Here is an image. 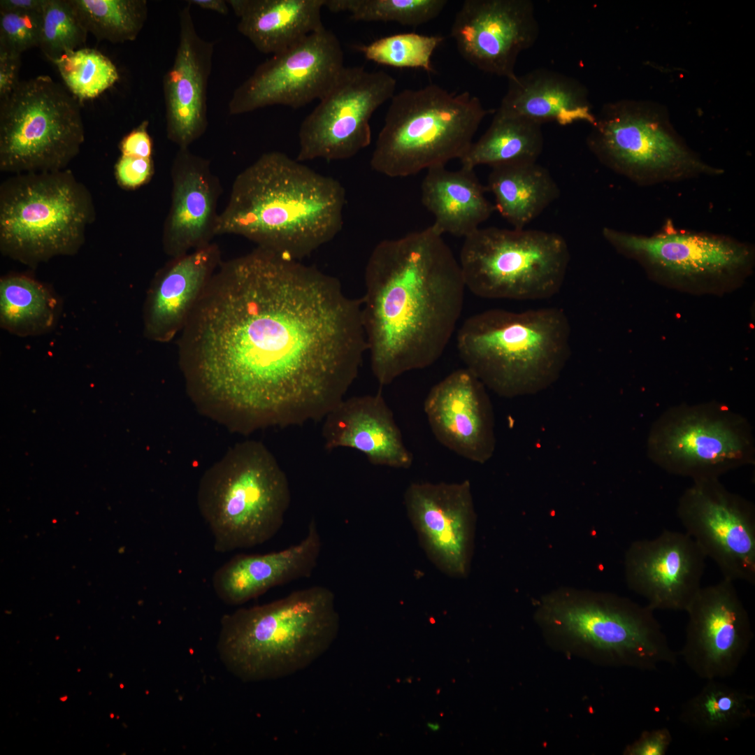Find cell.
<instances>
[{
    "label": "cell",
    "instance_id": "27",
    "mask_svg": "<svg viewBox=\"0 0 755 755\" xmlns=\"http://www.w3.org/2000/svg\"><path fill=\"white\" fill-rule=\"evenodd\" d=\"M322 547L317 524L312 518L299 543L264 554H239L220 567L213 577L216 595L225 603L239 605L273 587L310 577L317 567Z\"/></svg>",
    "mask_w": 755,
    "mask_h": 755
},
{
    "label": "cell",
    "instance_id": "28",
    "mask_svg": "<svg viewBox=\"0 0 755 755\" xmlns=\"http://www.w3.org/2000/svg\"><path fill=\"white\" fill-rule=\"evenodd\" d=\"M499 110L540 124L568 126L583 122L592 125L596 114L586 86L557 71L537 69L508 80Z\"/></svg>",
    "mask_w": 755,
    "mask_h": 755
},
{
    "label": "cell",
    "instance_id": "26",
    "mask_svg": "<svg viewBox=\"0 0 755 755\" xmlns=\"http://www.w3.org/2000/svg\"><path fill=\"white\" fill-rule=\"evenodd\" d=\"M220 251L210 243L171 258L154 275L143 307V332L166 343L184 328L209 280L220 264Z\"/></svg>",
    "mask_w": 755,
    "mask_h": 755
},
{
    "label": "cell",
    "instance_id": "8",
    "mask_svg": "<svg viewBox=\"0 0 755 755\" xmlns=\"http://www.w3.org/2000/svg\"><path fill=\"white\" fill-rule=\"evenodd\" d=\"M94 218L92 196L71 171L13 174L0 187V250L31 267L73 255Z\"/></svg>",
    "mask_w": 755,
    "mask_h": 755
},
{
    "label": "cell",
    "instance_id": "29",
    "mask_svg": "<svg viewBox=\"0 0 755 755\" xmlns=\"http://www.w3.org/2000/svg\"><path fill=\"white\" fill-rule=\"evenodd\" d=\"M238 31L263 54L273 55L325 28L324 0H227Z\"/></svg>",
    "mask_w": 755,
    "mask_h": 755
},
{
    "label": "cell",
    "instance_id": "47",
    "mask_svg": "<svg viewBox=\"0 0 755 755\" xmlns=\"http://www.w3.org/2000/svg\"><path fill=\"white\" fill-rule=\"evenodd\" d=\"M426 726L430 731L433 732H436L440 728V724L437 722H428Z\"/></svg>",
    "mask_w": 755,
    "mask_h": 755
},
{
    "label": "cell",
    "instance_id": "24",
    "mask_svg": "<svg viewBox=\"0 0 755 755\" xmlns=\"http://www.w3.org/2000/svg\"><path fill=\"white\" fill-rule=\"evenodd\" d=\"M171 206L162 234L164 250L171 258L211 243L216 236L222 194L208 159L189 149L178 148L171 168Z\"/></svg>",
    "mask_w": 755,
    "mask_h": 755
},
{
    "label": "cell",
    "instance_id": "14",
    "mask_svg": "<svg viewBox=\"0 0 755 755\" xmlns=\"http://www.w3.org/2000/svg\"><path fill=\"white\" fill-rule=\"evenodd\" d=\"M647 454L670 474L693 481L719 479L754 463L755 440L748 420L726 405L683 403L667 409L653 423Z\"/></svg>",
    "mask_w": 755,
    "mask_h": 755
},
{
    "label": "cell",
    "instance_id": "44",
    "mask_svg": "<svg viewBox=\"0 0 755 755\" xmlns=\"http://www.w3.org/2000/svg\"><path fill=\"white\" fill-rule=\"evenodd\" d=\"M21 55L0 49V101L8 97L20 82Z\"/></svg>",
    "mask_w": 755,
    "mask_h": 755
},
{
    "label": "cell",
    "instance_id": "18",
    "mask_svg": "<svg viewBox=\"0 0 755 755\" xmlns=\"http://www.w3.org/2000/svg\"><path fill=\"white\" fill-rule=\"evenodd\" d=\"M733 583L723 578L701 587L685 611L688 621L680 654L705 680L734 675L754 638L749 614Z\"/></svg>",
    "mask_w": 755,
    "mask_h": 755
},
{
    "label": "cell",
    "instance_id": "46",
    "mask_svg": "<svg viewBox=\"0 0 755 755\" xmlns=\"http://www.w3.org/2000/svg\"><path fill=\"white\" fill-rule=\"evenodd\" d=\"M187 3L210 10L222 15L229 14V6L226 0H188Z\"/></svg>",
    "mask_w": 755,
    "mask_h": 755
},
{
    "label": "cell",
    "instance_id": "12",
    "mask_svg": "<svg viewBox=\"0 0 755 755\" xmlns=\"http://www.w3.org/2000/svg\"><path fill=\"white\" fill-rule=\"evenodd\" d=\"M85 140L78 99L48 76L20 81L0 103V170L66 169Z\"/></svg>",
    "mask_w": 755,
    "mask_h": 755
},
{
    "label": "cell",
    "instance_id": "3",
    "mask_svg": "<svg viewBox=\"0 0 755 755\" xmlns=\"http://www.w3.org/2000/svg\"><path fill=\"white\" fill-rule=\"evenodd\" d=\"M345 204L338 180L271 151L236 176L215 233L240 236L299 260L340 231Z\"/></svg>",
    "mask_w": 755,
    "mask_h": 755
},
{
    "label": "cell",
    "instance_id": "7",
    "mask_svg": "<svg viewBox=\"0 0 755 755\" xmlns=\"http://www.w3.org/2000/svg\"><path fill=\"white\" fill-rule=\"evenodd\" d=\"M390 100L371 158V168L390 178L460 160L491 112L468 92H451L434 84L405 89Z\"/></svg>",
    "mask_w": 755,
    "mask_h": 755
},
{
    "label": "cell",
    "instance_id": "21",
    "mask_svg": "<svg viewBox=\"0 0 755 755\" xmlns=\"http://www.w3.org/2000/svg\"><path fill=\"white\" fill-rule=\"evenodd\" d=\"M707 557L686 532L664 530L632 542L624 556L628 588L654 611H686L701 587Z\"/></svg>",
    "mask_w": 755,
    "mask_h": 755
},
{
    "label": "cell",
    "instance_id": "13",
    "mask_svg": "<svg viewBox=\"0 0 755 755\" xmlns=\"http://www.w3.org/2000/svg\"><path fill=\"white\" fill-rule=\"evenodd\" d=\"M602 235L651 278L680 289H730L747 278L754 267L752 245L723 234L677 229L670 220L651 236L611 227H604Z\"/></svg>",
    "mask_w": 755,
    "mask_h": 755
},
{
    "label": "cell",
    "instance_id": "30",
    "mask_svg": "<svg viewBox=\"0 0 755 755\" xmlns=\"http://www.w3.org/2000/svg\"><path fill=\"white\" fill-rule=\"evenodd\" d=\"M422 202L433 215V226L442 235L463 238L480 228L495 210L474 169L456 171L440 166L426 171L421 186Z\"/></svg>",
    "mask_w": 755,
    "mask_h": 755
},
{
    "label": "cell",
    "instance_id": "43",
    "mask_svg": "<svg viewBox=\"0 0 755 755\" xmlns=\"http://www.w3.org/2000/svg\"><path fill=\"white\" fill-rule=\"evenodd\" d=\"M148 126V122L143 121L122 138L120 144L122 154L152 158V141Z\"/></svg>",
    "mask_w": 755,
    "mask_h": 755
},
{
    "label": "cell",
    "instance_id": "39",
    "mask_svg": "<svg viewBox=\"0 0 755 755\" xmlns=\"http://www.w3.org/2000/svg\"><path fill=\"white\" fill-rule=\"evenodd\" d=\"M87 33L71 0H45L39 48L52 63L79 49L85 43Z\"/></svg>",
    "mask_w": 755,
    "mask_h": 755
},
{
    "label": "cell",
    "instance_id": "4",
    "mask_svg": "<svg viewBox=\"0 0 755 755\" xmlns=\"http://www.w3.org/2000/svg\"><path fill=\"white\" fill-rule=\"evenodd\" d=\"M339 629L335 594L313 586L224 615L217 649L226 669L241 680H277L321 657Z\"/></svg>",
    "mask_w": 755,
    "mask_h": 755
},
{
    "label": "cell",
    "instance_id": "40",
    "mask_svg": "<svg viewBox=\"0 0 755 755\" xmlns=\"http://www.w3.org/2000/svg\"><path fill=\"white\" fill-rule=\"evenodd\" d=\"M41 13L0 10V49L21 55L39 48Z\"/></svg>",
    "mask_w": 755,
    "mask_h": 755
},
{
    "label": "cell",
    "instance_id": "32",
    "mask_svg": "<svg viewBox=\"0 0 755 755\" xmlns=\"http://www.w3.org/2000/svg\"><path fill=\"white\" fill-rule=\"evenodd\" d=\"M62 301L49 285L29 275L10 273L0 280V326L20 337L50 333L58 324Z\"/></svg>",
    "mask_w": 755,
    "mask_h": 755
},
{
    "label": "cell",
    "instance_id": "17",
    "mask_svg": "<svg viewBox=\"0 0 755 755\" xmlns=\"http://www.w3.org/2000/svg\"><path fill=\"white\" fill-rule=\"evenodd\" d=\"M677 515L723 578L755 584V508L750 501L718 478L695 480L679 498Z\"/></svg>",
    "mask_w": 755,
    "mask_h": 755
},
{
    "label": "cell",
    "instance_id": "5",
    "mask_svg": "<svg viewBox=\"0 0 755 755\" xmlns=\"http://www.w3.org/2000/svg\"><path fill=\"white\" fill-rule=\"evenodd\" d=\"M570 331L559 308H494L463 322L456 347L466 368L487 388L513 398L538 393L557 380L570 356Z\"/></svg>",
    "mask_w": 755,
    "mask_h": 755
},
{
    "label": "cell",
    "instance_id": "38",
    "mask_svg": "<svg viewBox=\"0 0 755 755\" xmlns=\"http://www.w3.org/2000/svg\"><path fill=\"white\" fill-rule=\"evenodd\" d=\"M443 40L438 35L403 33L382 37L357 49L368 60L381 65L431 72L433 53Z\"/></svg>",
    "mask_w": 755,
    "mask_h": 755
},
{
    "label": "cell",
    "instance_id": "9",
    "mask_svg": "<svg viewBox=\"0 0 755 755\" xmlns=\"http://www.w3.org/2000/svg\"><path fill=\"white\" fill-rule=\"evenodd\" d=\"M587 137L595 157L612 171L640 186L719 176L675 130L667 112L656 103L624 99L605 103Z\"/></svg>",
    "mask_w": 755,
    "mask_h": 755
},
{
    "label": "cell",
    "instance_id": "41",
    "mask_svg": "<svg viewBox=\"0 0 755 755\" xmlns=\"http://www.w3.org/2000/svg\"><path fill=\"white\" fill-rule=\"evenodd\" d=\"M153 173L152 158L122 154L115 166L117 183L127 189H134L146 184Z\"/></svg>",
    "mask_w": 755,
    "mask_h": 755
},
{
    "label": "cell",
    "instance_id": "42",
    "mask_svg": "<svg viewBox=\"0 0 755 755\" xmlns=\"http://www.w3.org/2000/svg\"><path fill=\"white\" fill-rule=\"evenodd\" d=\"M673 741L668 728L644 731L632 743L626 747L625 755H664Z\"/></svg>",
    "mask_w": 755,
    "mask_h": 755
},
{
    "label": "cell",
    "instance_id": "23",
    "mask_svg": "<svg viewBox=\"0 0 755 755\" xmlns=\"http://www.w3.org/2000/svg\"><path fill=\"white\" fill-rule=\"evenodd\" d=\"M187 4L179 13V40L163 80L166 133L178 148H189L208 127L207 90L214 43L197 33Z\"/></svg>",
    "mask_w": 755,
    "mask_h": 755
},
{
    "label": "cell",
    "instance_id": "20",
    "mask_svg": "<svg viewBox=\"0 0 755 755\" xmlns=\"http://www.w3.org/2000/svg\"><path fill=\"white\" fill-rule=\"evenodd\" d=\"M404 504L431 562L451 577H465L475 524L470 482H413L406 489Z\"/></svg>",
    "mask_w": 755,
    "mask_h": 755
},
{
    "label": "cell",
    "instance_id": "6",
    "mask_svg": "<svg viewBox=\"0 0 755 755\" xmlns=\"http://www.w3.org/2000/svg\"><path fill=\"white\" fill-rule=\"evenodd\" d=\"M198 506L214 549L228 552L268 541L291 502L287 475L261 442L236 445L203 476Z\"/></svg>",
    "mask_w": 755,
    "mask_h": 755
},
{
    "label": "cell",
    "instance_id": "25",
    "mask_svg": "<svg viewBox=\"0 0 755 755\" xmlns=\"http://www.w3.org/2000/svg\"><path fill=\"white\" fill-rule=\"evenodd\" d=\"M324 447H349L375 466L408 469L413 455L381 392L344 398L324 417Z\"/></svg>",
    "mask_w": 755,
    "mask_h": 755
},
{
    "label": "cell",
    "instance_id": "36",
    "mask_svg": "<svg viewBox=\"0 0 755 755\" xmlns=\"http://www.w3.org/2000/svg\"><path fill=\"white\" fill-rule=\"evenodd\" d=\"M447 3L446 0H324L330 11L347 12L356 21L394 22L408 27L435 19Z\"/></svg>",
    "mask_w": 755,
    "mask_h": 755
},
{
    "label": "cell",
    "instance_id": "2",
    "mask_svg": "<svg viewBox=\"0 0 755 755\" xmlns=\"http://www.w3.org/2000/svg\"><path fill=\"white\" fill-rule=\"evenodd\" d=\"M362 318L380 387L429 367L456 327L466 289L459 260L431 224L380 241L364 273Z\"/></svg>",
    "mask_w": 755,
    "mask_h": 755
},
{
    "label": "cell",
    "instance_id": "35",
    "mask_svg": "<svg viewBox=\"0 0 755 755\" xmlns=\"http://www.w3.org/2000/svg\"><path fill=\"white\" fill-rule=\"evenodd\" d=\"M87 32L113 43L134 41L148 17L145 0H71Z\"/></svg>",
    "mask_w": 755,
    "mask_h": 755
},
{
    "label": "cell",
    "instance_id": "19",
    "mask_svg": "<svg viewBox=\"0 0 755 755\" xmlns=\"http://www.w3.org/2000/svg\"><path fill=\"white\" fill-rule=\"evenodd\" d=\"M530 0H466L451 28L461 57L477 69L508 80L519 54L539 36Z\"/></svg>",
    "mask_w": 755,
    "mask_h": 755
},
{
    "label": "cell",
    "instance_id": "11",
    "mask_svg": "<svg viewBox=\"0 0 755 755\" xmlns=\"http://www.w3.org/2000/svg\"><path fill=\"white\" fill-rule=\"evenodd\" d=\"M539 617L605 664L652 671L677 663V654L647 605L610 594H556L543 601Z\"/></svg>",
    "mask_w": 755,
    "mask_h": 755
},
{
    "label": "cell",
    "instance_id": "10",
    "mask_svg": "<svg viewBox=\"0 0 755 755\" xmlns=\"http://www.w3.org/2000/svg\"><path fill=\"white\" fill-rule=\"evenodd\" d=\"M570 258L566 240L555 232L490 226L464 238L459 262L475 296L535 301L561 290Z\"/></svg>",
    "mask_w": 755,
    "mask_h": 755
},
{
    "label": "cell",
    "instance_id": "45",
    "mask_svg": "<svg viewBox=\"0 0 755 755\" xmlns=\"http://www.w3.org/2000/svg\"><path fill=\"white\" fill-rule=\"evenodd\" d=\"M45 0H1L0 10L13 12H41Z\"/></svg>",
    "mask_w": 755,
    "mask_h": 755
},
{
    "label": "cell",
    "instance_id": "1",
    "mask_svg": "<svg viewBox=\"0 0 755 755\" xmlns=\"http://www.w3.org/2000/svg\"><path fill=\"white\" fill-rule=\"evenodd\" d=\"M180 340L194 394L229 408L243 433L323 419L368 351L361 299L260 247L220 263Z\"/></svg>",
    "mask_w": 755,
    "mask_h": 755
},
{
    "label": "cell",
    "instance_id": "37",
    "mask_svg": "<svg viewBox=\"0 0 755 755\" xmlns=\"http://www.w3.org/2000/svg\"><path fill=\"white\" fill-rule=\"evenodd\" d=\"M52 63L69 89L79 100L97 97L119 79L111 60L92 48H80Z\"/></svg>",
    "mask_w": 755,
    "mask_h": 755
},
{
    "label": "cell",
    "instance_id": "15",
    "mask_svg": "<svg viewBox=\"0 0 755 755\" xmlns=\"http://www.w3.org/2000/svg\"><path fill=\"white\" fill-rule=\"evenodd\" d=\"M396 79L384 71L343 69L330 90L303 120L296 160L350 159L371 142V118L395 94Z\"/></svg>",
    "mask_w": 755,
    "mask_h": 755
},
{
    "label": "cell",
    "instance_id": "31",
    "mask_svg": "<svg viewBox=\"0 0 755 755\" xmlns=\"http://www.w3.org/2000/svg\"><path fill=\"white\" fill-rule=\"evenodd\" d=\"M487 184L495 210L515 229H524L560 194L549 171L537 162L491 167Z\"/></svg>",
    "mask_w": 755,
    "mask_h": 755
},
{
    "label": "cell",
    "instance_id": "16",
    "mask_svg": "<svg viewBox=\"0 0 755 755\" xmlns=\"http://www.w3.org/2000/svg\"><path fill=\"white\" fill-rule=\"evenodd\" d=\"M344 68L338 38L324 28L260 64L234 89L229 113L241 115L276 105L299 108L320 100Z\"/></svg>",
    "mask_w": 755,
    "mask_h": 755
},
{
    "label": "cell",
    "instance_id": "34",
    "mask_svg": "<svg viewBox=\"0 0 755 755\" xmlns=\"http://www.w3.org/2000/svg\"><path fill=\"white\" fill-rule=\"evenodd\" d=\"M754 693L719 679L708 680L698 693L682 704L679 719L700 733H724L754 717Z\"/></svg>",
    "mask_w": 755,
    "mask_h": 755
},
{
    "label": "cell",
    "instance_id": "33",
    "mask_svg": "<svg viewBox=\"0 0 755 755\" xmlns=\"http://www.w3.org/2000/svg\"><path fill=\"white\" fill-rule=\"evenodd\" d=\"M494 113L487 131L460 159L461 166L536 162L544 146L542 125L499 109Z\"/></svg>",
    "mask_w": 755,
    "mask_h": 755
},
{
    "label": "cell",
    "instance_id": "22",
    "mask_svg": "<svg viewBox=\"0 0 755 755\" xmlns=\"http://www.w3.org/2000/svg\"><path fill=\"white\" fill-rule=\"evenodd\" d=\"M424 410L438 441L473 462L484 463L496 447L494 415L484 384L467 368L457 369L429 391Z\"/></svg>",
    "mask_w": 755,
    "mask_h": 755
}]
</instances>
